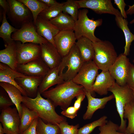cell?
I'll use <instances>...</instances> for the list:
<instances>
[{"label":"cell","instance_id":"cell-2","mask_svg":"<svg viewBox=\"0 0 134 134\" xmlns=\"http://www.w3.org/2000/svg\"><path fill=\"white\" fill-rule=\"evenodd\" d=\"M38 92L34 98L23 96L22 103L36 112L39 118L45 123L57 125L66 121V118L59 115L55 110V106L49 99H45Z\"/></svg>","mask_w":134,"mask_h":134},{"label":"cell","instance_id":"cell-41","mask_svg":"<svg viewBox=\"0 0 134 134\" xmlns=\"http://www.w3.org/2000/svg\"><path fill=\"white\" fill-rule=\"evenodd\" d=\"M127 85L132 89H134V65L131 63Z\"/></svg>","mask_w":134,"mask_h":134},{"label":"cell","instance_id":"cell-28","mask_svg":"<svg viewBox=\"0 0 134 134\" xmlns=\"http://www.w3.org/2000/svg\"><path fill=\"white\" fill-rule=\"evenodd\" d=\"M22 113L20 118V134L28 129L33 121L38 116L34 111L31 110L23 104H22Z\"/></svg>","mask_w":134,"mask_h":134},{"label":"cell","instance_id":"cell-3","mask_svg":"<svg viewBox=\"0 0 134 134\" xmlns=\"http://www.w3.org/2000/svg\"><path fill=\"white\" fill-rule=\"evenodd\" d=\"M88 12V10L86 8L79 11L77 19L75 21L73 30L77 40L84 37L95 42L101 40L95 36L94 32L97 27L101 25L103 20L101 19L96 20L90 19L87 15Z\"/></svg>","mask_w":134,"mask_h":134},{"label":"cell","instance_id":"cell-38","mask_svg":"<svg viewBox=\"0 0 134 134\" xmlns=\"http://www.w3.org/2000/svg\"><path fill=\"white\" fill-rule=\"evenodd\" d=\"M14 105L8 94L3 88L0 91V111L4 108Z\"/></svg>","mask_w":134,"mask_h":134},{"label":"cell","instance_id":"cell-15","mask_svg":"<svg viewBox=\"0 0 134 134\" xmlns=\"http://www.w3.org/2000/svg\"><path fill=\"white\" fill-rule=\"evenodd\" d=\"M50 68L41 58L24 64H18L16 71L25 75L44 77Z\"/></svg>","mask_w":134,"mask_h":134},{"label":"cell","instance_id":"cell-23","mask_svg":"<svg viewBox=\"0 0 134 134\" xmlns=\"http://www.w3.org/2000/svg\"><path fill=\"white\" fill-rule=\"evenodd\" d=\"M0 62L16 71L18 63L15 41L8 44L5 49L0 51Z\"/></svg>","mask_w":134,"mask_h":134},{"label":"cell","instance_id":"cell-40","mask_svg":"<svg viewBox=\"0 0 134 134\" xmlns=\"http://www.w3.org/2000/svg\"><path fill=\"white\" fill-rule=\"evenodd\" d=\"M114 3L120 10V12L122 17L124 19L127 18V15L125 11V8L127 5L124 0H114Z\"/></svg>","mask_w":134,"mask_h":134},{"label":"cell","instance_id":"cell-32","mask_svg":"<svg viewBox=\"0 0 134 134\" xmlns=\"http://www.w3.org/2000/svg\"><path fill=\"white\" fill-rule=\"evenodd\" d=\"M63 3L58 2L55 5L49 6L39 15L43 19L49 21L59 15L62 12Z\"/></svg>","mask_w":134,"mask_h":134},{"label":"cell","instance_id":"cell-18","mask_svg":"<svg viewBox=\"0 0 134 134\" xmlns=\"http://www.w3.org/2000/svg\"><path fill=\"white\" fill-rule=\"evenodd\" d=\"M85 91L88 100V105L86 111L83 117L84 120L91 119L97 110L103 109L108 102L114 98L113 94L102 98H96L93 97L89 92L85 90Z\"/></svg>","mask_w":134,"mask_h":134},{"label":"cell","instance_id":"cell-52","mask_svg":"<svg viewBox=\"0 0 134 134\" xmlns=\"http://www.w3.org/2000/svg\"><path fill=\"white\" fill-rule=\"evenodd\" d=\"M60 134V133H59V134Z\"/></svg>","mask_w":134,"mask_h":134},{"label":"cell","instance_id":"cell-6","mask_svg":"<svg viewBox=\"0 0 134 134\" xmlns=\"http://www.w3.org/2000/svg\"><path fill=\"white\" fill-rule=\"evenodd\" d=\"M108 90L112 92L114 96L117 110L121 119V124L118 131L125 134L127 121L123 117L124 108L127 103L134 100L133 91L127 84L120 86L116 82Z\"/></svg>","mask_w":134,"mask_h":134},{"label":"cell","instance_id":"cell-42","mask_svg":"<svg viewBox=\"0 0 134 134\" xmlns=\"http://www.w3.org/2000/svg\"><path fill=\"white\" fill-rule=\"evenodd\" d=\"M38 118H36L29 128L21 134H37V126Z\"/></svg>","mask_w":134,"mask_h":134},{"label":"cell","instance_id":"cell-50","mask_svg":"<svg viewBox=\"0 0 134 134\" xmlns=\"http://www.w3.org/2000/svg\"><path fill=\"white\" fill-rule=\"evenodd\" d=\"M133 62L134 63V60H133Z\"/></svg>","mask_w":134,"mask_h":134},{"label":"cell","instance_id":"cell-24","mask_svg":"<svg viewBox=\"0 0 134 134\" xmlns=\"http://www.w3.org/2000/svg\"><path fill=\"white\" fill-rule=\"evenodd\" d=\"M77 40L75 44L85 62L93 60L95 55L93 42L84 37H82Z\"/></svg>","mask_w":134,"mask_h":134},{"label":"cell","instance_id":"cell-7","mask_svg":"<svg viewBox=\"0 0 134 134\" xmlns=\"http://www.w3.org/2000/svg\"><path fill=\"white\" fill-rule=\"evenodd\" d=\"M99 69L93 60L85 62L72 80L76 84L82 86L85 91L89 92L93 97L95 92L93 87Z\"/></svg>","mask_w":134,"mask_h":134},{"label":"cell","instance_id":"cell-14","mask_svg":"<svg viewBox=\"0 0 134 134\" xmlns=\"http://www.w3.org/2000/svg\"><path fill=\"white\" fill-rule=\"evenodd\" d=\"M54 39L55 47L62 58L68 54L77 40L72 30L60 31Z\"/></svg>","mask_w":134,"mask_h":134},{"label":"cell","instance_id":"cell-39","mask_svg":"<svg viewBox=\"0 0 134 134\" xmlns=\"http://www.w3.org/2000/svg\"><path fill=\"white\" fill-rule=\"evenodd\" d=\"M78 111L73 106H71L63 110L61 113L64 116L72 119L77 116Z\"/></svg>","mask_w":134,"mask_h":134},{"label":"cell","instance_id":"cell-13","mask_svg":"<svg viewBox=\"0 0 134 134\" xmlns=\"http://www.w3.org/2000/svg\"><path fill=\"white\" fill-rule=\"evenodd\" d=\"M79 8H89L99 14H108L122 16L120 11L115 8L111 0H76Z\"/></svg>","mask_w":134,"mask_h":134},{"label":"cell","instance_id":"cell-33","mask_svg":"<svg viewBox=\"0 0 134 134\" xmlns=\"http://www.w3.org/2000/svg\"><path fill=\"white\" fill-rule=\"evenodd\" d=\"M37 131L39 134H58L60 133V129L57 125L46 123L39 117Z\"/></svg>","mask_w":134,"mask_h":134},{"label":"cell","instance_id":"cell-20","mask_svg":"<svg viewBox=\"0 0 134 134\" xmlns=\"http://www.w3.org/2000/svg\"><path fill=\"white\" fill-rule=\"evenodd\" d=\"M109 71H102L97 76L93 86V91L100 96L106 95L108 89L115 83Z\"/></svg>","mask_w":134,"mask_h":134},{"label":"cell","instance_id":"cell-30","mask_svg":"<svg viewBox=\"0 0 134 134\" xmlns=\"http://www.w3.org/2000/svg\"><path fill=\"white\" fill-rule=\"evenodd\" d=\"M18 29L9 24L7 20L6 14L3 10V19L0 27V37L5 42L6 45L14 41L11 38V34Z\"/></svg>","mask_w":134,"mask_h":134},{"label":"cell","instance_id":"cell-47","mask_svg":"<svg viewBox=\"0 0 134 134\" xmlns=\"http://www.w3.org/2000/svg\"><path fill=\"white\" fill-rule=\"evenodd\" d=\"M5 134L4 129L1 123H0V134Z\"/></svg>","mask_w":134,"mask_h":134},{"label":"cell","instance_id":"cell-27","mask_svg":"<svg viewBox=\"0 0 134 134\" xmlns=\"http://www.w3.org/2000/svg\"><path fill=\"white\" fill-rule=\"evenodd\" d=\"M49 21L60 31L73 30L75 22L70 16L63 12Z\"/></svg>","mask_w":134,"mask_h":134},{"label":"cell","instance_id":"cell-9","mask_svg":"<svg viewBox=\"0 0 134 134\" xmlns=\"http://www.w3.org/2000/svg\"><path fill=\"white\" fill-rule=\"evenodd\" d=\"M10 8L7 14L11 21L14 24L21 25L33 22L32 13L28 8L18 0H7Z\"/></svg>","mask_w":134,"mask_h":134},{"label":"cell","instance_id":"cell-37","mask_svg":"<svg viewBox=\"0 0 134 134\" xmlns=\"http://www.w3.org/2000/svg\"><path fill=\"white\" fill-rule=\"evenodd\" d=\"M57 125L60 129L61 134H77L79 124L75 125H70L66 121H64Z\"/></svg>","mask_w":134,"mask_h":134},{"label":"cell","instance_id":"cell-22","mask_svg":"<svg viewBox=\"0 0 134 134\" xmlns=\"http://www.w3.org/2000/svg\"><path fill=\"white\" fill-rule=\"evenodd\" d=\"M59 73L58 67L50 69L43 77L38 92L41 94L51 86L64 82L65 81L62 76L59 75Z\"/></svg>","mask_w":134,"mask_h":134},{"label":"cell","instance_id":"cell-48","mask_svg":"<svg viewBox=\"0 0 134 134\" xmlns=\"http://www.w3.org/2000/svg\"><path fill=\"white\" fill-rule=\"evenodd\" d=\"M130 23L131 24L134 23V19L130 22Z\"/></svg>","mask_w":134,"mask_h":134},{"label":"cell","instance_id":"cell-31","mask_svg":"<svg viewBox=\"0 0 134 134\" xmlns=\"http://www.w3.org/2000/svg\"><path fill=\"white\" fill-rule=\"evenodd\" d=\"M123 117L128 120L125 134H134V100L127 103L124 108Z\"/></svg>","mask_w":134,"mask_h":134},{"label":"cell","instance_id":"cell-45","mask_svg":"<svg viewBox=\"0 0 134 134\" xmlns=\"http://www.w3.org/2000/svg\"><path fill=\"white\" fill-rule=\"evenodd\" d=\"M39 0L46 4L49 6L55 5L58 3L55 0Z\"/></svg>","mask_w":134,"mask_h":134},{"label":"cell","instance_id":"cell-10","mask_svg":"<svg viewBox=\"0 0 134 134\" xmlns=\"http://www.w3.org/2000/svg\"><path fill=\"white\" fill-rule=\"evenodd\" d=\"M130 63L127 56L120 54L109 68L108 71L116 82L120 86L127 84Z\"/></svg>","mask_w":134,"mask_h":134},{"label":"cell","instance_id":"cell-25","mask_svg":"<svg viewBox=\"0 0 134 134\" xmlns=\"http://www.w3.org/2000/svg\"><path fill=\"white\" fill-rule=\"evenodd\" d=\"M0 86L8 94L17 108L21 118L22 113V104L23 96L20 91L11 84L5 82H0Z\"/></svg>","mask_w":134,"mask_h":134},{"label":"cell","instance_id":"cell-8","mask_svg":"<svg viewBox=\"0 0 134 134\" xmlns=\"http://www.w3.org/2000/svg\"><path fill=\"white\" fill-rule=\"evenodd\" d=\"M11 37L14 41H19L22 43H32L40 45L48 41L37 33L33 22L23 25L12 34Z\"/></svg>","mask_w":134,"mask_h":134},{"label":"cell","instance_id":"cell-21","mask_svg":"<svg viewBox=\"0 0 134 134\" xmlns=\"http://www.w3.org/2000/svg\"><path fill=\"white\" fill-rule=\"evenodd\" d=\"M25 75L12 69L6 65L0 63V82L7 83L14 85L20 91L23 96H27L26 92L18 85L15 81L16 78Z\"/></svg>","mask_w":134,"mask_h":134},{"label":"cell","instance_id":"cell-17","mask_svg":"<svg viewBox=\"0 0 134 134\" xmlns=\"http://www.w3.org/2000/svg\"><path fill=\"white\" fill-rule=\"evenodd\" d=\"M43 78L41 77L25 75L16 78L15 81L26 92L27 96L34 98L37 96L39 87Z\"/></svg>","mask_w":134,"mask_h":134},{"label":"cell","instance_id":"cell-46","mask_svg":"<svg viewBox=\"0 0 134 134\" xmlns=\"http://www.w3.org/2000/svg\"><path fill=\"white\" fill-rule=\"evenodd\" d=\"M129 8L126 11V12L127 15H131L134 14V4L132 5H128Z\"/></svg>","mask_w":134,"mask_h":134},{"label":"cell","instance_id":"cell-1","mask_svg":"<svg viewBox=\"0 0 134 134\" xmlns=\"http://www.w3.org/2000/svg\"><path fill=\"white\" fill-rule=\"evenodd\" d=\"M85 92L83 86L70 80L58 84L41 95L50 100L55 107L59 106L63 110L69 106L75 97Z\"/></svg>","mask_w":134,"mask_h":134},{"label":"cell","instance_id":"cell-29","mask_svg":"<svg viewBox=\"0 0 134 134\" xmlns=\"http://www.w3.org/2000/svg\"><path fill=\"white\" fill-rule=\"evenodd\" d=\"M25 5L31 12L35 25L39 14L49 6L39 0H18Z\"/></svg>","mask_w":134,"mask_h":134},{"label":"cell","instance_id":"cell-11","mask_svg":"<svg viewBox=\"0 0 134 134\" xmlns=\"http://www.w3.org/2000/svg\"><path fill=\"white\" fill-rule=\"evenodd\" d=\"M0 121L6 134H20V118L15 107H7L2 110Z\"/></svg>","mask_w":134,"mask_h":134},{"label":"cell","instance_id":"cell-36","mask_svg":"<svg viewBox=\"0 0 134 134\" xmlns=\"http://www.w3.org/2000/svg\"><path fill=\"white\" fill-rule=\"evenodd\" d=\"M119 126L111 120L108 121L104 125L99 128L100 131L98 134H125L119 132Z\"/></svg>","mask_w":134,"mask_h":134},{"label":"cell","instance_id":"cell-19","mask_svg":"<svg viewBox=\"0 0 134 134\" xmlns=\"http://www.w3.org/2000/svg\"><path fill=\"white\" fill-rule=\"evenodd\" d=\"M35 25L38 34L55 47L54 38L60 31L49 21L39 16Z\"/></svg>","mask_w":134,"mask_h":134},{"label":"cell","instance_id":"cell-49","mask_svg":"<svg viewBox=\"0 0 134 134\" xmlns=\"http://www.w3.org/2000/svg\"><path fill=\"white\" fill-rule=\"evenodd\" d=\"M133 91L134 92V89H132Z\"/></svg>","mask_w":134,"mask_h":134},{"label":"cell","instance_id":"cell-4","mask_svg":"<svg viewBox=\"0 0 134 134\" xmlns=\"http://www.w3.org/2000/svg\"><path fill=\"white\" fill-rule=\"evenodd\" d=\"M95 55L93 60L99 69L108 71L118 56L113 44L107 40L93 42Z\"/></svg>","mask_w":134,"mask_h":134},{"label":"cell","instance_id":"cell-44","mask_svg":"<svg viewBox=\"0 0 134 134\" xmlns=\"http://www.w3.org/2000/svg\"><path fill=\"white\" fill-rule=\"evenodd\" d=\"M0 5L6 14L7 15L9 11L10 7L9 4L7 0H0Z\"/></svg>","mask_w":134,"mask_h":134},{"label":"cell","instance_id":"cell-43","mask_svg":"<svg viewBox=\"0 0 134 134\" xmlns=\"http://www.w3.org/2000/svg\"><path fill=\"white\" fill-rule=\"evenodd\" d=\"M86 96L85 92H84L79 94L76 97V100L75 101L73 106L77 111L79 109L81 106V103Z\"/></svg>","mask_w":134,"mask_h":134},{"label":"cell","instance_id":"cell-51","mask_svg":"<svg viewBox=\"0 0 134 134\" xmlns=\"http://www.w3.org/2000/svg\"><path fill=\"white\" fill-rule=\"evenodd\" d=\"M37 134H39L37 132Z\"/></svg>","mask_w":134,"mask_h":134},{"label":"cell","instance_id":"cell-16","mask_svg":"<svg viewBox=\"0 0 134 134\" xmlns=\"http://www.w3.org/2000/svg\"><path fill=\"white\" fill-rule=\"evenodd\" d=\"M39 45L41 58L45 63L50 69L58 67L62 58L56 47L48 42Z\"/></svg>","mask_w":134,"mask_h":134},{"label":"cell","instance_id":"cell-5","mask_svg":"<svg viewBox=\"0 0 134 134\" xmlns=\"http://www.w3.org/2000/svg\"><path fill=\"white\" fill-rule=\"evenodd\" d=\"M85 62L75 44L68 54L62 57L58 66L59 74L65 81L72 80Z\"/></svg>","mask_w":134,"mask_h":134},{"label":"cell","instance_id":"cell-12","mask_svg":"<svg viewBox=\"0 0 134 134\" xmlns=\"http://www.w3.org/2000/svg\"><path fill=\"white\" fill-rule=\"evenodd\" d=\"M16 43L18 64H24L41 58V50L39 44L32 43Z\"/></svg>","mask_w":134,"mask_h":134},{"label":"cell","instance_id":"cell-35","mask_svg":"<svg viewBox=\"0 0 134 134\" xmlns=\"http://www.w3.org/2000/svg\"><path fill=\"white\" fill-rule=\"evenodd\" d=\"M79 9L75 0H68L63 3L62 12L70 16L75 21L77 19Z\"/></svg>","mask_w":134,"mask_h":134},{"label":"cell","instance_id":"cell-26","mask_svg":"<svg viewBox=\"0 0 134 134\" xmlns=\"http://www.w3.org/2000/svg\"><path fill=\"white\" fill-rule=\"evenodd\" d=\"M115 20L118 27L123 31L125 36V45L123 54L126 56L129 54L130 47L134 40V34L130 31L128 26V22L126 19L122 16H115Z\"/></svg>","mask_w":134,"mask_h":134},{"label":"cell","instance_id":"cell-34","mask_svg":"<svg viewBox=\"0 0 134 134\" xmlns=\"http://www.w3.org/2000/svg\"><path fill=\"white\" fill-rule=\"evenodd\" d=\"M107 117L104 115L99 119L84 125L78 129L77 134H90L97 127L105 124Z\"/></svg>","mask_w":134,"mask_h":134}]
</instances>
